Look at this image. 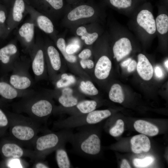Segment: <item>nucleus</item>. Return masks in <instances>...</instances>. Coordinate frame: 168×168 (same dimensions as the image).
Wrapping results in <instances>:
<instances>
[{
  "label": "nucleus",
  "instance_id": "nucleus-1",
  "mask_svg": "<svg viewBox=\"0 0 168 168\" xmlns=\"http://www.w3.org/2000/svg\"><path fill=\"white\" fill-rule=\"evenodd\" d=\"M13 107L18 113H26L39 124L46 122L55 109L49 98L37 92L21 98L13 104Z\"/></svg>",
  "mask_w": 168,
  "mask_h": 168
},
{
  "label": "nucleus",
  "instance_id": "nucleus-2",
  "mask_svg": "<svg viewBox=\"0 0 168 168\" xmlns=\"http://www.w3.org/2000/svg\"><path fill=\"white\" fill-rule=\"evenodd\" d=\"M78 131L73 133L69 142L74 151L88 158L96 157L101 150L100 140L95 125L78 127Z\"/></svg>",
  "mask_w": 168,
  "mask_h": 168
},
{
  "label": "nucleus",
  "instance_id": "nucleus-3",
  "mask_svg": "<svg viewBox=\"0 0 168 168\" xmlns=\"http://www.w3.org/2000/svg\"><path fill=\"white\" fill-rule=\"evenodd\" d=\"M73 133L71 129H61L37 137L33 144L30 158L35 162L42 161L60 146L68 142Z\"/></svg>",
  "mask_w": 168,
  "mask_h": 168
},
{
  "label": "nucleus",
  "instance_id": "nucleus-4",
  "mask_svg": "<svg viewBox=\"0 0 168 168\" xmlns=\"http://www.w3.org/2000/svg\"><path fill=\"white\" fill-rule=\"evenodd\" d=\"M8 117L12 140L22 145L33 144L40 130V124L30 117L10 113Z\"/></svg>",
  "mask_w": 168,
  "mask_h": 168
},
{
  "label": "nucleus",
  "instance_id": "nucleus-5",
  "mask_svg": "<svg viewBox=\"0 0 168 168\" xmlns=\"http://www.w3.org/2000/svg\"><path fill=\"white\" fill-rule=\"evenodd\" d=\"M111 115V112L108 110H94L86 114L72 116L65 119L58 120L54 122L53 127L61 130L95 125Z\"/></svg>",
  "mask_w": 168,
  "mask_h": 168
},
{
  "label": "nucleus",
  "instance_id": "nucleus-6",
  "mask_svg": "<svg viewBox=\"0 0 168 168\" xmlns=\"http://www.w3.org/2000/svg\"><path fill=\"white\" fill-rule=\"evenodd\" d=\"M30 67V61L18 58L14 64L8 82L17 89H29L33 84L29 72Z\"/></svg>",
  "mask_w": 168,
  "mask_h": 168
},
{
  "label": "nucleus",
  "instance_id": "nucleus-7",
  "mask_svg": "<svg viewBox=\"0 0 168 168\" xmlns=\"http://www.w3.org/2000/svg\"><path fill=\"white\" fill-rule=\"evenodd\" d=\"M16 45L11 43L0 49V71L3 75L11 72L18 58Z\"/></svg>",
  "mask_w": 168,
  "mask_h": 168
},
{
  "label": "nucleus",
  "instance_id": "nucleus-8",
  "mask_svg": "<svg viewBox=\"0 0 168 168\" xmlns=\"http://www.w3.org/2000/svg\"><path fill=\"white\" fill-rule=\"evenodd\" d=\"M30 66L37 81L43 79L45 73V56L44 51L39 45L34 46L30 52Z\"/></svg>",
  "mask_w": 168,
  "mask_h": 168
},
{
  "label": "nucleus",
  "instance_id": "nucleus-9",
  "mask_svg": "<svg viewBox=\"0 0 168 168\" xmlns=\"http://www.w3.org/2000/svg\"><path fill=\"white\" fill-rule=\"evenodd\" d=\"M36 91L33 90L17 89L7 81L0 80V96L7 100H12L18 98H23L34 94Z\"/></svg>",
  "mask_w": 168,
  "mask_h": 168
},
{
  "label": "nucleus",
  "instance_id": "nucleus-10",
  "mask_svg": "<svg viewBox=\"0 0 168 168\" xmlns=\"http://www.w3.org/2000/svg\"><path fill=\"white\" fill-rule=\"evenodd\" d=\"M1 152L5 157L9 159H20L24 156L30 158L31 156V150L23 148L21 145L13 140L3 144Z\"/></svg>",
  "mask_w": 168,
  "mask_h": 168
},
{
  "label": "nucleus",
  "instance_id": "nucleus-11",
  "mask_svg": "<svg viewBox=\"0 0 168 168\" xmlns=\"http://www.w3.org/2000/svg\"><path fill=\"white\" fill-rule=\"evenodd\" d=\"M137 21L138 25L149 34H153L156 32V22L153 15L149 11L141 10L138 15Z\"/></svg>",
  "mask_w": 168,
  "mask_h": 168
},
{
  "label": "nucleus",
  "instance_id": "nucleus-12",
  "mask_svg": "<svg viewBox=\"0 0 168 168\" xmlns=\"http://www.w3.org/2000/svg\"><path fill=\"white\" fill-rule=\"evenodd\" d=\"M137 68L139 75L144 80L148 81L152 77L154 72L152 66L146 56L142 54L138 55Z\"/></svg>",
  "mask_w": 168,
  "mask_h": 168
},
{
  "label": "nucleus",
  "instance_id": "nucleus-13",
  "mask_svg": "<svg viewBox=\"0 0 168 168\" xmlns=\"http://www.w3.org/2000/svg\"><path fill=\"white\" fill-rule=\"evenodd\" d=\"M132 50L131 42L127 38H121L116 41L113 47L114 58L119 61L128 55Z\"/></svg>",
  "mask_w": 168,
  "mask_h": 168
},
{
  "label": "nucleus",
  "instance_id": "nucleus-14",
  "mask_svg": "<svg viewBox=\"0 0 168 168\" xmlns=\"http://www.w3.org/2000/svg\"><path fill=\"white\" fill-rule=\"evenodd\" d=\"M112 67L110 59L106 56H101L97 62L95 67L94 73L98 79L103 80L109 76Z\"/></svg>",
  "mask_w": 168,
  "mask_h": 168
},
{
  "label": "nucleus",
  "instance_id": "nucleus-15",
  "mask_svg": "<svg viewBox=\"0 0 168 168\" xmlns=\"http://www.w3.org/2000/svg\"><path fill=\"white\" fill-rule=\"evenodd\" d=\"M131 149L135 153L142 152H148L151 148V143L148 138L146 135L141 134L135 135L131 140Z\"/></svg>",
  "mask_w": 168,
  "mask_h": 168
},
{
  "label": "nucleus",
  "instance_id": "nucleus-16",
  "mask_svg": "<svg viewBox=\"0 0 168 168\" xmlns=\"http://www.w3.org/2000/svg\"><path fill=\"white\" fill-rule=\"evenodd\" d=\"M95 10L91 6L86 4L81 5L73 9L68 14V18L70 21H75L78 19L92 16Z\"/></svg>",
  "mask_w": 168,
  "mask_h": 168
},
{
  "label": "nucleus",
  "instance_id": "nucleus-17",
  "mask_svg": "<svg viewBox=\"0 0 168 168\" xmlns=\"http://www.w3.org/2000/svg\"><path fill=\"white\" fill-rule=\"evenodd\" d=\"M97 105V102L94 100H84L78 102L72 107L67 108L73 110L69 111V113L72 116H78L89 113L95 110Z\"/></svg>",
  "mask_w": 168,
  "mask_h": 168
},
{
  "label": "nucleus",
  "instance_id": "nucleus-18",
  "mask_svg": "<svg viewBox=\"0 0 168 168\" xmlns=\"http://www.w3.org/2000/svg\"><path fill=\"white\" fill-rule=\"evenodd\" d=\"M134 127L137 132L149 136H153L157 135L159 131L156 126L142 120L136 121L134 124Z\"/></svg>",
  "mask_w": 168,
  "mask_h": 168
},
{
  "label": "nucleus",
  "instance_id": "nucleus-19",
  "mask_svg": "<svg viewBox=\"0 0 168 168\" xmlns=\"http://www.w3.org/2000/svg\"><path fill=\"white\" fill-rule=\"evenodd\" d=\"M72 90L65 88L58 97V102L63 108H70L76 105L78 102V99L73 96Z\"/></svg>",
  "mask_w": 168,
  "mask_h": 168
},
{
  "label": "nucleus",
  "instance_id": "nucleus-20",
  "mask_svg": "<svg viewBox=\"0 0 168 168\" xmlns=\"http://www.w3.org/2000/svg\"><path fill=\"white\" fill-rule=\"evenodd\" d=\"M46 52L51 70L54 72L59 70L61 61L58 51L54 46L50 45L47 47Z\"/></svg>",
  "mask_w": 168,
  "mask_h": 168
},
{
  "label": "nucleus",
  "instance_id": "nucleus-21",
  "mask_svg": "<svg viewBox=\"0 0 168 168\" xmlns=\"http://www.w3.org/2000/svg\"><path fill=\"white\" fill-rule=\"evenodd\" d=\"M20 35L24 39L26 43V46L30 52L32 49L30 46L34 36V26L31 23L27 22L24 24L19 30Z\"/></svg>",
  "mask_w": 168,
  "mask_h": 168
},
{
  "label": "nucleus",
  "instance_id": "nucleus-22",
  "mask_svg": "<svg viewBox=\"0 0 168 168\" xmlns=\"http://www.w3.org/2000/svg\"><path fill=\"white\" fill-rule=\"evenodd\" d=\"M65 145H62L55 150L56 159L58 166L60 168H72L67 151Z\"/></svg>",
  "mask_w": 168,
  "mask_h": 168
},
{
  "label": "nucleus",
  "instance_id": "nucleus-23",
  "mask_svg": "<svg viewBox=\"0 0 168 168\" xmlns=\"http://www.w3.org/2000/svg\"><path fill=\"white\" fill-rule=\"evenodd\" d=\"M109 98L112 101L119 103L124 101V96L121 86L118 84H114L111 86L109 91Z\"/></svg>",
  "mask_w": 168,
  "mask_h": 168
},
{
  "label": "nucleus",
  "instance_id": "nucleus-24",
  "mask_svg": "<svg viewBox=\"0 0 168 168\" xmlns=\"http://www.w3.org/2000/svg\"><path fill=\"white\" fill-rule=\"evenodd\" d=\"M76 33L77 35L81 36L82 39L84 40L85 44L87 45L92 44L98 36V34L96 32L88 33L86 28L82 26L77 29Z\"/></svg>",
  "mask_w": 168,
  "mask_h": 168
},
{
  "label": "nucleus",
  "instance_id": "nucleus-25",
  "mask_svg": "<svg viewBox=\"0 0 168 168\" xmlns=\"http://www.w3.org/2000/svg\"><path fill=\"white\" fill-rule=\"evenodd\" d=\"M37 22L39 28L47 33H51L54 31V25L51 21L44 16H39Z\"/></svg>",
  "mask_w": 168,
  "mask_h": 168
},
{
  "label": "nucleus",
  "instance_id": "nucleus-26",
  "mask_svg": "<svg viewBox=\"0 0 168 168\" xmlns=\"http://www.w3.org/2000/svg\"><path fill=\"white\" fill-rule=\"evenodd\" d=\"M25 9V5L23 0H15L12 11L13 18L15 21L18 22L21 20Z\"/></svg>",
  "mask_w": 168,
  "mask_h": 168
},
{
  "label": "nucleus",
  "instance_id": "nucleus-27",
  "mask_svg": "<svg viewBox=\"0 0 168 168\" xmlns=\"http://www.w3.org/2000/svg\"><path fill=\"white\" fill-rule=\"evenodd\" d=\"M156 27L158 31L161 34L166 33L168 30V16L162 14L158 16L156 20Z\"/></svg>",
  "mask_w": 168,
  "mask_h": 168
},
{
  "label": "nucleus",
  "instance_id": "nucleus-28",
  "mask_svg": "<svg viewBox=\"0 0 168 168\" xmlns=\"http://www.w3.org/2000/svg\"><path fill=\"white\" fill-rule=\"evenodd\" d=\"M56 45L66 60L71 63L76 62L77 60L76 57L72 54H69L66 53L65 42L63 38H59L57 40Z\"/></svg>",
  "mask_w": 168,
  "mask_h": 168
},
{
  "label": "nucleus",
  "instance_id": "nucleus-29",
  "mask_svg": "<svg viewBox=\"0 0 168 168\" xmlns=\"http://www.w3.org/2000/svg\"><path fill=\"white\" fill-rule=\"evenodd\" d=\"M80 88L85 94L89 96H95L98 93V91L93 83L90 81L86 82L82 81L81 83Z\"/></svg>",
  "mask_w": 168,
  "mask_h": 168
},
{
  "label": "nucleus",
  "instance_id": "nucleus-30",
  "mask_svg": "<svg viewBox=\"0 0 168 168\" xmlns=\"http://www.w3.org/2000/svg\"><path fill=\"white\" fill-rule=\"evenodd\" d=\"M75 82V79L73 76L63 73L61 75V78L56 82V86L57 88H60L69 86Z\"/></svg>",
  "mask_w": 168,
  "mask_h": 168
},
{
  "label": "nucleus",
  "instance_id": "nucleus-31",
  "mask_svg": "<svg viewBox=\"0 0 168 168\" xmlns=\"http://www.w3.org/2000/svg\"><path fill=\"white\" fill-rule=\"evenodd\" d=\"M124 130V123L123 120L119 119L115 124L109 130L110 134L114 137H117L121 135Z\"/></svg>",
  "mask_w": 168,
  "mask_h": 168
},
{
  "label": "nucleus",
  "instance_id": "nucleus-32",
  "mask_svg": "<svg viewBox=\"0 0 168 168\" xmlns=\"http://www.w3.org/2000/svg\"><path fill=\"white\" fill-rule=\"evenodd\" d=\"M154 161V158L151 156H147L143 159L135 158L133 164L136 167L144 168L151 165Z\"/></svg>",
  "mask_w": 168,
  "mask_h": 168
},
{
  "label": "nucleus",
  "instance_id": "nucleus-33",
  "mask_svg": "<svg viewBox=\"0 0 168 168\" xmlns=\"http://www.w3.org/2000/svg\"><path fill=\"white\" fill-rule=\"evenodd\" d=\"M110 3L113 6L117 8H127L131 7L133 0H109Z\"/></svg>",
  "mask_w": 168,
  "mask_h": 168
},
{
  "label": "nucleus",
  "instance_id": "nucleus-34",
  "mask_svg": "<svg viewBox=\"0 0 168 168\" xmlns=\"http://www.w3.org/2000/svg\"><path fill=\"white\" fill-rule=\"evenodd\" d=\"M8 117L4 112L0 108V128H6L9 126Z\"/></svg>",
  "mask_w": 168,
  "mask_h": 168
},
{
  "label": "nucleus",
  "instance_id": "nucleus-35",
  "mask_svg": "<svg viewBox=\"0 0 168 168\" xmlns=\"http://www.w3.org/2000/svg\"><path fill=\"white\" fill-rule=\"evenodd\" d=\"M53 8L55 10L61 9L63 6V0H44Z\"/></svg>",
  "mask_w": 168,
  "mask_h": 168
},
{
  "label": "nucleus",
  "instance_id": "nucleus-36",
  "mask_svg": "<svg viewBox=\"0 0 168 168\" xmlns=\"http://www.w3.org/2000/svg\"><path fill=\"white\" fill-rule=\"evenodd\" d=\"M80 48V46L78 44H70L66 47V52L69 54H72L77 52L79 49Z\"/></svg>",
  "mask_w": 168,
  "mask_h": 168
},
{
  "label": "nucleus",
  "instance_id": "nucleus-37",
  "mask_svg": "<svg viewBox=\"0 0 168 168\" xmlns=\"http://www.w3.org/2000/svg\"><path fill=\"white\" fill-rule=\"evenodd\" d=\"M80 64L83 68H87L88 69L92 68L94 66L93 62L90 59H82L80 62Z\"/></svg>",
  "mask_w": 168,
  "mask_h": 168
},
{
  "label": "nucleus",
  "instance_id": "nucleus-38",
  "mask_svg": "<svg viewBox=\"0 0 168 168\" xmlns=\"http://www.w3.org/2000/svg\"><path fill=\"white\" fill-rule=\"evenodd\" d=\"M91 55V50L89 49H85L83 50L78 55V57L82 59H87Z\"/></svg>",
  "mask_w": 168,
  "mask_h": 168
},
{
  "label": "nucleus",
  "instance_id": "nucleus-39",
  "mask_svg": "<svg viewBox=\"0 0 168 168\" xmlns=\"http://www.w3.org/2000/svg\"><path fill=\"white\" fill-rule=\"evenodd\" d=\"M155 73L156 77L159 78H162L164 76L163 70L159 66H156L155 68Z\"/></svg>",
  "mask_w": 168,
  "mask_h": 168
},
{
  "label": "nucleus",
  "instance_id": "nucleus-40",
  "mask_svg": "<svg viewBox=\"0 0 168 168\" xmlns=\"http://www.w3.org/2000/svg\"><path fill=\"white\" fill-rule=\"evenodd\" d=\"M33 167L35 168H48L50 167L46 162H42L41 161H40L36 162Z\"/></svg>",
  "mask_w": 168,
  "mask_h": 168
},
{
  "label": "nucleus",
  "instance_id": "nucleus-41",
  "mask_svg": "<svg viewBox=\"0 0 168 168\" xmlns=\"http://www.w3.org/2000/svg\"><path fill=\"white\" fill-rule=\"evenodd\" d=\"M137 63L134 60L131 61L128 66L127 70L129 72L133 71L137 68Z\"/></svg>",
  "mask_w": 168,
  "mask_h": 168
},
{
  "label": "nucleus",
  "instance_id": "nucleus-42",
  "mask_svg": "<svg viewBox=\"0 0 168 168\" xmlns=\"http://www.w3.org/2000/svg\"><path fill=\"white\" fill-rule=\"evenodd\" d=\"M121 168H130L131 167L127 160L125 159L122 160L120 166Z\"/></svg>",
  "mask_w": 168,
  "mask_h": 168
},
{
  "label": "nucleus",
  "instance_id": "nucleus-43",
  "mask_svg": "<svg viewBox=\"0 0 168 168\" xmlns=\"http://www.w3.org/2000/svg\"><path fill=\"white\" fill-rule=\"evenodd\" d=\"M6 19L5 12L2 10L0 11V22L4 23Z\"/></svg>",
  "mask_w": 168,
  "mask_h": 168
},
{
  "label": "nucleus",
  "instance_id": "nucleus-44",
  "mask_svg": "<svg viewBox=\"0 0 168 168\" xmlns=\"http://www.w3.org/2000/svg\"><path fill=\"white\" fill-rule=\"evenodd\" d=\"M132 60V59L131 58H128L121 63V66L124 67H128Z\"/></svg>",
  "mask_w": 168,
  "mask_h": 168
},
{
  "label": "nucleus",
  "instance_id": "nucleus-45",
  "mask_svg": "<svg viewBox=\"0 0 168 168\" xmlns=\"http://www.w3.org/2000/svg\"><path fill=\"white\" fill-rule=\"evenodd\" d=\"M168 59H167L165 62L164 65L166 68L167 69V70H168Z\"/></svg>",
  "mask_w": 168,
  "mask_h": 168
},
{
  "label": "nucleus",
  "instance_id": "nucleus-46",
  "mask_svg": "<svg viewBox=\"0 0 168 168\" xmlns=\"http://www.w3.org/2000/svg\"><path fill=\"white\" fill-rule=\"evenodd\" d=\"M1 104V100L0 99V105Z\"/></svg>",
  "mask_w": 168,
  "mask_h": 168
}]
</instances>
